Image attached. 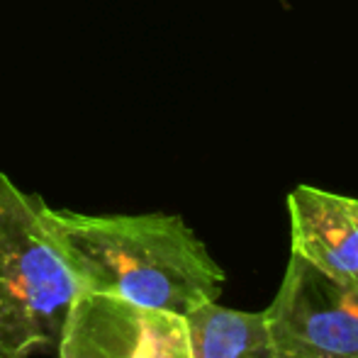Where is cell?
<instances>
[{
  "mask_svg": "<svg viewBox=\"0 0 358 358\" xmlns=\"http://www.w3.org/2000/svg\"><path fill=\"white\" fill-rule=\"evenodd\" d=\"M264 315L273 358H358V295L292 251Z\"/></svg>",
  "mask_w": 358,
  "mask_h": 358,
  "instance_id": "3957f363",
  "label": "cell"
},
{
  "mask_svg": "<svg viewBox=\"0 0 358 358\" xmlns=\"http://www.w3.org/2000/svg\"><path fill=\"white\" fill-rule=\"evenodd\" d=\"M57 358H193L185 317L83 292L69 315Z\"/></svg>",
  "mask_w": 358,
  "mask_h": 358,
  "instance_id": "277c9868",
  "label": "cell"
},
{
  "mask_svg": "<svg viewBox=\"0 0 358 358\" xmlns=\"http://www.w3.org/2000/svg\"><path fill=\"white\" fill-rule=\"evenodd\" d=\"M83 292L49 205L0 173V358L54 354Z\"/></svg>",
  "mask_w": 358,
  "mask_h": 358,
  "instance_id": "7a4b0ae2",
  "label": "cell"
},
{
  "mask_svg": "<svg viewBox=\"0 0 358 358\" xmlns=\"http://www.w3.org/2000/svg\"><path fill=\"white\" fill-rule=\"evenodd\" d=\"M193 358H273L264 312L208 302L185 315Z\"/></svg>",
  "mask_w": 358,
  "mask_h": 358,
  "instance_id": "8992f818",
  "label": "cell"
},
{
  "mask_svg": "<svg viewBox=\"0 0 358 358\" xmlns=\"http://www.w3.org/2000/svg\"><path fill=\"white\" fill-rule=\"evenodd\" d=\"M85 292L185 317L217 302L227 273L183 217L83 215L49 208Z\"/></svg>",
  "mask_w": 358,
  "mask_h": 358,
  "instance_id": "6da1fadb",
  "label": "cell"
},
{
  "mask_svg": "<svg viewBox=\"0 0 358 358\" xmlns=\"http://www.w3.org/2000/svg\"><path fill=\"white\" fill-rule=\"evenodd\" d=\"M287 213L292 254L358 295V200L297 185Z\"/></svg>",
  "mask_w": 358,
  "mask_h": 358,
  "instance_id": "5b68a950",
  "label": "cell"
}]
</instances>
